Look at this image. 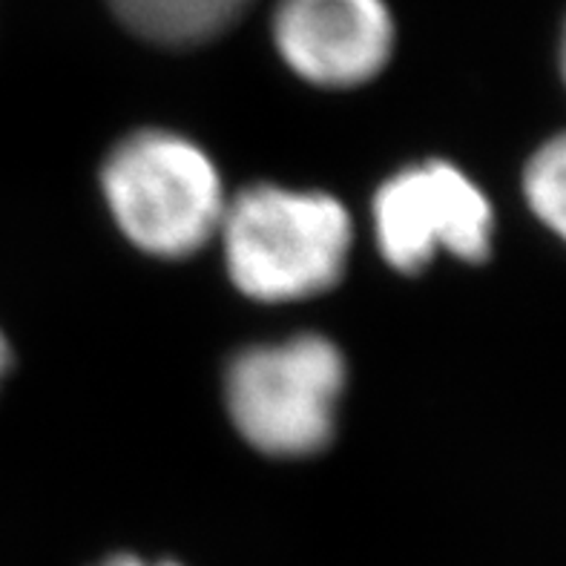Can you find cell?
<instances>
[{"label":"cell","mask_w":566,"mask_h":566,"mask_svg":"<svg viewBox=\"0 0 566 566\" xmlns=\"http://www.w3.org/2000/svg\"><path fill=\"white\" fill-rule=\"evenodd\" d=\"M345 357L319 334L251 345L224 374L228 415L248 443L271 458L323 452L337 429Z\"/></svg>","instance_id":"3"},{"label":"cell","mask_w":566,"mask_h":566,"mask_svg":"<svg viewBox=\"0 0 566 566\" xmlns=\"http://www.w3.org/2000/svg\"><path fill=\"white\" fill-rule=\"evenodd\" d=\"M101 187L129 242L165 259L199 251L228 208L208 153L167 129H142L115 144Z\"/></svg>","instance_id":"2"},{"label":"cell","mask_w":566,"mask_h":566,"mask_svg":"<svg viewBox=\"0 0 566 566\" xmlns=\"http://www.w3.org/2000/svg\"><path fill=\"white\" fill-rule=\"evenodd\" d=\"M118 21L161 46H196L228 32L253 0H109Z\"/></svg>","instance_id":"6"},{"label":"cell","mask_w":566,"mask_h":566,"mask_svg":"<svg viewBox=\"0 0 566 566\" xmlns=\"http://www.w3.org/2000/svg\"><path fill=\"white\" fill-rule=\"evenodd\" d=\"M560 72H564V81H566V27H564V38H560Z\"/></svg>","instance_id":"10"},{"label":"cell","mask_w":566,"mask_h":566,"mask_svg":"<svg viewBox=\"0 0 566 566\" xmlns=\"http://www.w3.org/2000/svg\"><path fill=\"white\" fill-rule=\"evenodd\" d=\"M273 43L300 78L348 90L371 81L395 52L386 0H280Z\"/></svg>","instance_id":"5"},{"label":"cell","mask_w":566,"mask_h":566,"mask_svg":"<svg viewBox=\"0 0 566 566\" xmlns=\"http://www.w3.org/2000/svg\"><path fill=\"white\" fill-rule=\"evenodd\" d=\"M95 566H181V564H176V560H144L138 558V555L118 553V555H109V558H104Z\"/></svg>","instance_id":"8"},{"label":"cell","mask_w":566,"mask_h":566,"mask_svg":"<svg viewBox=\"0 0 566 566\" xmlns=\"http://www.w3.org/2000/svg\"><path fill=\"white\" fill-rule=\"evenodd\" d=\"M380 253L402 273H420L438 251L463 262H486L495 210L481 187L449 161L400 170L374 196Z\"/></svg>","instance_id":"4"},{"label":"cell","mask_w":566,"mask_h":566,"mask_svg":"<svg viewBox=\"0 0 566 566\" xmlns=\"http://www.w3.org/2000/svg\"><path fill=\"white\" fill-rule=\"evenodd\" d=\"M524 196L538 222L566 242V133L532 153L524 170Z\"/></svg>","instance_id":"7"},{"label":"cell","mask_w":566,"mask_h":566,"mask_svg":"<svg viewBox=\"0 0 566 566\" xmlns=\"http://www.w3.org/2000/svg\"><path fill=\"white\" fill-rule=\"evenodd\" d=\"M9 366H12V354H9L7 337L0 334V382H3V377H7Z\"/></svg>","instance_id":"9"},{"label":"cell","mask_w":566,"mask_h":566,"mask_svg":"<svg viewBox=\"0 0 566 566\" xmlns=\"http://www.w3.org/2000/svg\"><path fill=\"white\" fill-rule=\"evenodd\" d=\"M233 285L259 302H294L343 280L352 216L337 199L253 185L224 208L219 224Z\"/></svg>","instance_id":"1"}]
</instances>
